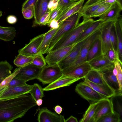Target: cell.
<instances>
[{
	"label": "cell",
	"mask_w": 122,
	"mask_h": 122,
	"mask_svg": "<svg viewBox=\"0 0 122 122\" xmlns=\"http://www.w3.org/2000/svg\"><path fill=\"white\" fill-rule=\"evenodd\" d=\"M28 93L9 98L0 99V122H12L24 116L36 105Z\"/></svg>",
	"instance_id": "cell-1"
},
{
	"label": "cell",
	"mask_w": 122,
	"mask_h": 122,
	"mask_svg": "<svg viewBox=\"0 0 122 122\" xmlns=\"http://www.w3.org/2000/svg\"><path fill=\"white\" fill-rule=\"evenodd\" d=\"M92 18L83 19L81 23L64 34L46 53L71 45L75 42L84 30L94 21Z\"/></svg>",
	"instance_id": "cell-2"
},
{
	"label": "cell",
	"mask_w": 122,
	"mask_h": 122,
	"mask_svg": "<svg viewBox=\"0 0 122 122\" xmlns=\"http://www.w3.org/2000/svg\"><path fill=\"white\" fill-rule=\"evenodd\" d=\"M81 16V14L79 12H77L67 18L59 24V28L51 42L48 50L50 49L64 34L77 25Z\"/></svg>",
	"instance_id": "cell-3"
},
{
	"label": "cell",
	"mask_w": 122,
	"mask_h": 122,
	"mask_svg": "<svg viewBox=\"0 0 122 122\" xmlns=\"http://www.w3.org/2000/svg\"><path fill=\"white\" fill-rule=\"evenodd\" d=\"M100 34L99 28L87 37L82 45L77 58L70 66L62 71L63 74L87 61V54L90 46L95 40L100 36Z\"/></svg>",
	"instance_id": "cell-4"
},
{
	"label": "cell",
	"mask_w": 122,
	"mask_h": 122,
	"mask_svg": "<svg viewBox=\"0 0 122 122\" xmlns=\"http://www.w3.org/2000/svg\"><path fill=\"white\" fill-rule=\"evenodd\" d=\"M63 75L58 64L46 66L42 68L37 79L44 84H50Z\"/></svg>",
	"instance_id": "cell-5"
},
{
	"label": "cell",
	"mask_w": 122,
	"mask_h": 122,
	"mask_svg": "<svg viewBox=\"0 0 122 122\" xmlns=\"http://www.w3.org/2000/svg\"><path fill=\"white\" fill-rule=\"evenodd\" d=\"M75 91L81 97L91 103L107 98L82 82L77 84Z\"/></svg>",
	"instance_id": "cell-6"
},
{
	"label": "cell",
	"mask_w": 122,
	"mask_h": 122,
	"mask_svg": "<svg viewBox=\"0 0 122 122\" xmlns=\"http://www.w3.org/2000/svg\"><path fill=\"white\" fill-rule=\"evenodd\" d=\"M44 35V34H42L31 40L28 44L18 50L19 54L28 56H34L40 54L38 49Z\"/></svg>",
	"instance_id": "cell-7"
},
{
	"label": "cell",
	"mask_w": 122,
	"mask_h": 122,
	"mask_svg": "<svg viewBox=\"0 0 122 122\" xmlns=\"http://www.w3.org/2000/svg\"><path fill=\"white\" fill-rule=\"evenodd\" d=\"M77 43L48 53L45 58L46 63L48 65L58 64L69 53Z\"/></svg>",
	"instance_id": "cell-8"
},
{
	"label": "cell",
	"mask_w": 122,
	"mask_h": 122,
	"mask_svg": "<svg viewBox=\"0 0 122 122\" xmlns=\"http://www.w3.org/2000/svg\"><path fill=\"white\" fill-rule=\"evenodd\" d=\"M88 62L92 69L102 73L112 70L114 67V63L105 54H102Z\"/></svg>",
	"instance_id": "cell-9"
},
{
	"label": "cell",
	"mask_w": 122,
	"mask_h": 122,
	"mask_svg": "<svg viewBox=\"0 0 122 122\" xmlns=\"http://www.w3.org/2000/svg\"><path fill=\"white\" fill-rule=\"evenodd\" d=\"M114 21L105 22L99 28L102 54H105L108 50L113 49L110 40V31L111 25Z\"/></svg>",
	"instance_id": "cell-10"
},
{
	"label": "cell",
	"mask_w": 122,
	"mask_h": 122,
	"mask_svg": "<svg viewBox=\"0 0 122 122\" xmlns=\"http://www.w3.org/2000/svg\"><path fill=\"white\" fill-rule=\"evenodd\" d=\"M88 37L77 43L69 53L58 63L62 71L75 61L79 54L82 45Z\"/></svg>",
	"instance_id": "cell-11"
},
{
	"label": "cell",
	"mask_w": 122,
	"mask_h": 122,
	"mask_svg": "<svg viewBox=\"0 0 122 122\" xmlns=\"http://www.w3.org/2000/svg\"><path fill=\"white\" fill-rule=\"evenodd\" d=\"M19 68V71L15 76L26 82L37 79L42 68L30 64Z\"/></svg>",
	"instance_id": "cell-12"
},
{
	"label": "cell",
	"mask_w": 122,
	"mask_h": 122,
	"mask_svg": "<svg viewBox=\"0 0 122 122\" xmlns=\"http://www.w3.org/2000/svg\"><path fill=\"white\" fill-rule=\"evenodd\" d=\"M114 111L112 100L109 98L102 99L99 101L92 122H97L102 117Z\"/></svg>",
	"instance_id": "cell-13"
},
{
	"label": "cell",
	"mask_w": 122,
	"mask_h": 122,
	"mask_svg": "<svg viewBox=\"0 0 122 122\" xmlns=\"http://www.w3.org/2000/svg\"><path fill=\"white\" fill-rule=\"evenodd\" d=\"M32 85L27 84L23 86L8 87L0 95V99L9 98L29 93Z\"/></svg>",
	"instance_id": "cell-14"
},
{
	"label": "cell",
	"mask_w": 122,
	"mask_h": 122,
	"mask_svg": "<svg viewBox=\"0 0 122 122\" xmlns=\"http://www.w3.org/2000/svg\"><path fill=\"white\" fill-rule=\"evenodd\" d=\"M37 120L39 122H65L66 121L64 116L58 115L46 107L39 110Z\"/></svg>",
	"instance_id": "cell-15"
},
{
	"label": "cell",
	"mask_w": 122,
	"mask_h": 122,
	"mask_svg": "<svg viewBox=\"0 0 122 122\" xmlns=\"http://www.w3.org/2000/svg\"><path fill=\"white\" fill-rule=\"evenodd\" d=\"M121 2L117 1L113 4L110 8L100 16L99 19L104 22L117 20L121 16L120 13L122 10Z\"/></svg>",
	"instance_id": "cell-16"
},
{
	"label": "cell",
	"mask_w": 122,
	"mask_h": 122,
	"mask_svg": "<svg viewBox=\"0 0 122 122\" xmlns=\"http://www.w3.org/2000/svg\"><path fill=\"white\" fill-rule=\"evenodd\" d=\"M113 69L103 73L101 72L102 76L106 83L114 91L115 97L122 96V91L120 90L116 76L113 72Z\"/></svg>",
	"instance_id": "cell-17"
},
{
	"label": "cell",
	"mask_w": 122,
	"mask_h": 122,
	"mask_svg": "<svg viewBox=\"0 0 122 122\" xmlns=\"http://www.w3.org/2000/svg\"><path fill=\"white\" fill-rule=\"evenodd\" d=\"M79 79L73 77L62 76L58 79L43 88V90L44 91H48L69 86Z\"/></svg>",
	"instance_id": "cell-18"
},
{
	"label": "cell",
	"mask_w": 122,
	"mask_h": 122,
	"mask_svg": "<svg viewBox=\"0 0 122 122\" xmlns=\"http://www.w3.org/2000/svg\"><path fill=\"white\" fill-rule=\"evenodd\" d=\"M82 82L83 83L90 86L97 92L107 98L115 97V93L107 84L100 85L96 84L88 81L85 78Z\"/></svg>",
	"instance_id": "cell-19"
},
{
	"label": "cell",
	"mask_w": 122,
	"mask_h": 122,
	"mask_svg": "<svg viewBox=\"0 0 122 122\" xmlns=\"http://www.w3.org/2000/svg\"><path fill=\"white\" fill-rule=\"evenodd\" d=\"M85 0H81L75 2L70 7L59 14L55 19L59 24L67 18L78 12L82 7Z\"/></svg>",
	"instance_id": "cell-20"
},
{
	"label": "cell",
	"mask_w": 122,
	"mask_h": 122,
	"mask_svg": "<svg viewBox=\"0 0 122 122\" xmlns=\"http://www.w3.org/2000/svg\"><path fill=\"white\" fill-rule=\"evenodd\" d=\"M92 69L88 62L86 61L64 74L63 76L73 77L80 79L84 78Z\"/></svg>",
	"instance_id": "cell-21"
},
{
	"label": "cell",
	"mask_w": 122,
	"mask_h": 122,
	"mask_svg": "<svg viewBox=\"0 0 122 122\" xmlns=\"http://www.w3.org/2000/svg\"><path fill=\"white\" fill-rule=\"evenodd\" d=\"M49 0H37L35 6L34 19L32 27L38 25L41 17L48 11V5Z\"/></svg>",
	"instance_id": "cell-22"
},
{
	"label": "cell",
	"mask_w": 122,
	"mask_h": 122,
	"mask_svg": "<svg viewBox=\"0 0 122 122\" xmlns=\"http://www.w3.org/2000/svg\"><path fill=\"white\" fill-rule=\"evenodd\" d=\"M59 28L57 29H51L44 33V37L38 49L40 54H43L46 53L51 42Z\"/></svg>",
	"instance_id": "cell-23"
},
{
	"label": "cell",
	"mask_w": 122,
	"mask_h": 122,
	"mask_svg": "<svg viewBox=\"0 0 122 122\" xmlns=\"http://www.w3.org/2000/svg\"><path fill=\"white\" fill-rule=\"evenodd\" d=\"M102 54V43L100 36L95 40L90 46L88 52L86 61L89 62Z\"/></svg>",
	"instance_id": "cell-24"
},
{
	"label": "cell",
	"mask_w": 122,
	"mask_h": 122,
	"mask_svg": "<svg viewBox=\"0 0 122 122\" xmlns=\"http://www.w3.org/2000/svg\"><path fill=\"white\" fill-rule=\"evenodd\" d=\"M104 22L100 19L94 20L83 32L76 41L75 43H78L89 36L96 30L99 29Z\"/></svg>",
	"instance_id": "cell-25"
},
{
	"label": "cell",
	"mask_w": 122,
	"mask_h": 122,
	"mask_svg": "<svg viewBox=\"0 0 122 122\" xmlns=\"http://www.w3.org/2000/svg\"><path fill=\"white\" fill-rule=\"evenodd\" d=\"M107 4L105 0H99L96 3L88 6H83L79 12L82 15L83 19L89 18L92 14L99 7Z\"/></svg>",
	"instance_id": "cell-26"
},
{
	"label": "cell",
	"mask_w": 122,
	"mask_h": 122,
	"mask_svg": "<svg viewBox=\"0 0 122 122\" xmlns=\"http://www.w3.org/2000/svg\"><path fill=\"white\" fill-rule=\"evenodd\" d=\"M115 25L117 35L118 51L119 60L122 62V19L121 16L115 21Z\"/></svg>",
	"instance_id": "cell-27"
},
{
	"label": "cell",
	"mask_w": 122,
	"mask_h": 122,
	"mask_svg": "<svg viewBox=\"0 0 122 122\" xmlns=\"http://www.w3.org/2000/svg\"><path fill=\"white\" fill-rule=\"evenodd\" d=\"M16 31L13 27L0 26V39L6 41L13 40L15 36Z\"/></svg>",
	"instance_id": "cell-28"
},
{
	"label": "cell",
	"mask_w": 122,
	"mask_h": 122,
	"mask_svg": "<svg viewBox=\"0 0 122 122\" xmlns=\"http://www.w3.org/2000/svg\"><path fill=\"white\" fill-rule=\"evenodd\" d=\"M84 78L96 84L103 85L107 83L103 78L102 73L93 69L88 72Z\"/></svg>",
	"instance_id": "cell-29"
},
{
	"label": "cell",
	"mask_w": 122,
	"mask_h": 122,
	"mask_svg": "<svg viewBox=\"0 0 122 122\" xmlns=\"http://www.w3.org/2000/svg\"><path fill=\"white\" fill-rule=\"evenodd\" d=\"M99 103V102L91 104L79 122H92Z\"/></svg>",
	"instance_id": "cell-30"
},
{
	"label": "cell",
	"mask_w": 122,
	"mask_h": 122,
	"mask_svg": "<svg viewBox=\"0 0 122 122\" xmlns=\"http://www.w3.org/2000/svg\"><path fill=\"white\" fill-rule=\"evenodd\" d=\"M13 67L6 60L0 62V84L6 77L10 75Z\"/></svg>",
	"instance_id": "cell-31"
},
{
	"label": "cell",
	"mask_w": 122,
	"mask_h": 122,
	"mask_svg": "<svg viewBox=\"0 0 122 122\" xmlns=\"http://www.w3.org/2000/svg\"><path fill=\"white\" fill-rule=\"evenodd\" d=\"M34 56H28L19 54L14 61V64L18 67H21L30 64Z\"/></svg>",
	"instance_id": "cell-32"
},
{
	"label": "cell",
	"mask_w": 122,
	"mask_h": 122,
	"mask_svg": "<svg viewBox=\"0 0 122 122\" xmlns=\"http://www.w3.org/2000/svg\"><path fill=\"white\" fill-rule=\"evenodd\" d=\"M44 91L41 86L38 84L35 83L32 85L31 90L29 93L36 102L38 99H42L44 97Z\"/></svg>",
	"instance_id": "cell-33"
},
{
	"label": "cell",
	"mask_w": 122,
	"mask_h": 122,
	"mask_svg": "<svg viewBox=\"0 0 122 122\" xmlns=\"http://www.w3.org/2000/svg\"><path fill=\"white\" fill-rule=\"evenodd\" d=\"M121 121L120 114L114 111L102 117L97 122H120Z\"/></svg>",
	"instance_id": "cell-34"
},
{
	"label": "cell",
	"mask_w": 122,
	"mask_h": 122,
	"mask_svg": "<svg viewBox=\"0 0 122 122\" xmlns=\"http://www.w3.org/2000/svg\"><path fill=\"white\" fill-rule=\"evenodd\" d=\"M115 21L112 24L110 31V40L113 49L118 52V42L115 25Z\"/></svg>",
	"instance_id": "cell-35"
},
{
	"label": "cell",
	"mask_w": 122,
	"mask_h": 122,
	"mask_svg": "<svg viewBox=\"0 0 122 122\" xmlns=\"http://www.w3.org/2000/svg\"><path fill=\"white\" fill-rule=\"evenodd\" d=\"M45 59L42 54H39L34 56L30 64L42 68L46 65Z\"/></svg>",
	"instance_id": "cell-36"
},
{
	"label": "cell",
	"mask_w": 122,
	"mask_h": 122,
	"mask_svg": "<svg viewBox=\"0 0 122 122\" xmlns=\"http://www.w3.org/2000/svg\"><path fill=\"white\" fill-rule=\"evenodd\" d=\"M122 63L118 61L114 63L116 71V76L117 80L120 90L122 91Z\"/></svg>",
	"instance_id": "cell-37"
},
{
	"label": "cell",
	"mask_w": 122,
	"mask_h": 122,
	"mask_svg": "<svg viewBox=\"0 0 122 122\" xmlns=\"http://www.w3.org/2000/svg\"><path fill=\"white\" fill-rule=\"evenodd\" d=\"M112 4H107L101 6L92 14L90 18L100 16L110 8Z\"/></svg>",
	"instance_id": "cell-38"
},
{
	"label": "cell",
	"mask_w": 122,
	"mask_h": 122,
	"mask_svg": "<svg viewBox=\"0 0 122 122\" xmlns=\"http://www.w3.org/2000/svg\"><path fill=\"white\" fill-rule=\"evenodd\" d=\"M75 2L72 0H58L56 8L60 10V13L70 7Z\"/></svg>",
	"instance_id": "cell-39"
},
{
	"label": "cell",
	"mask_w": 122,
	"mask_h": 122,
	"mask_svg": "<svg viewBox=\"0 0 122 122\" xmlns=\"http://www.w3.org/2000/svg\"><path fill=\"white\" fill-rule=\"evenodd\" d=\"M107 58L114 63L118 61H120L118 52L115 51L113 49L108 50L105 54Z\"/></svg>",
	"instance_id": "cell-40"
},
{
	"label": "cell",
	"mask_w": 122,
	"mask_h": 122,
	"mask_svg": "<svg viewBox=\"0 0 122 122\" xmlns=\"http://www.w3.org/2000/svg\"><path fill=\"white\" fill-rule=\"evenodd\" d=\"M19 67L15 69L12 73L5 78L0 84V88L8 86L9 83L19 73Z\"/></svg>",
	"instance_id": "cell-41"
},
{
	"label": "cell",
	"mask_w": 122,
	"mask_h": 122,
	"mask_svg": "<svg viewBox=\"0 0 122 122\" xmlns=\"http://www.w3.org/2000/svg\"><path fill=\"white\" fill-rule=\"evenodd\" d=\"M34 6L32 5L25 9H22V13L25 19H30L33 18L35 15Z\"/></svg>",
	"instance_id": "cell-42"
},
{
	"label": "cell",
	"mask_w": 122,
	"mask_h": 122,
	"mask_svg": "<svg viewBox=\"0 0 122 122\" xmlns=\"http://www.w3.org/2000/svg\"><path fill=\"white\" fill-rule=\"evenodd\" d=\"M26 82L24 80L18 78L14 77L9 83L8 87L22 86L26 84Z\"/></svg>",
	"instance_id": "cell-43"
},
{
	"label": "cell",
	"mask_w": 122,
	"mask_h": 122,
	"mask_svg": "<svg viewBox=\"0 0 122 122\" xmlns=\"http://www.w3.org/2000/svg\"><path fill=\"white\" fill-rule=\"evenodd\" d=\"M51 11H48L43 14L40 18L38 25H46L47 24Z\"/></svg>",
	"instance_id": "cell-44"
},
{
	"label": "cell",
	"mask_w": 122,
	"mask_h": 122,
	"mask_svg": "<svg viewBox=\"0 0 122 122\" xmlns=\"http://www.w3.org/2000/svg\"><path fill=\"white\" fill-rule=\"evenodd\" d=\"M60 10L56 8L51 11L50 17L47 23V25L53 20L55 19L60 12Z\"/></svg>",
	"instance_id": "cell-45"
},
{
	"label": "cell",
	"mask_w": 122,
	"mask_h": 122,
	"mask_svg": "<svg viewBox=\"0 0 122 122\" xmlns=\"http://www.w3.org/2000/svg\"><path fill=\"white\" fill-rule=\"evenodd\" d=\"M37 0H26L23 3L22 9H25L30 6H35Z\"/></svg>",
	"instance_id": "cell-46"
},
{
	"label": "cell",
	"mask_w": 122,
	"mask_h": 122,
	"mask_svg": "<svg viewBox=\"0 0 122 122\" xmlns=\"http://www.w3.org/2000/svg\"><path fill=\"white\" fill-rule=\"evenodd\" d=\"M17 20L16 17L13 15H10L7 18V22L10 24H15L17 22Z\"/></svg>",
	"instance_id": "cell-47"
},
{
	"label": "cell",
	"mask_w": 122,
	"mask_h": 122,
	"mask_svg": "<svg viewBox=\"0 0 122 122\" xmlns=\"http://www.w3.org/2000/svg\"><path fill=\"white\" fill-rule=\"evenodd\" d=\"M48 25L51 28V29H57L59 26V24L57 20L55 19L52 20Z\"/></svg>",
	"instance_id": "cell-48"
},
{
	"label": "cell",
	"mask_w": 122,
	"mask_h": 122,
	"mask_svg": "<svg viewBox=\"0 0 122 122\" xmlns=\"http://www.w3.org/2000/svg\"><path fill=\"white\" fill-rule=\"evenodd\" d=\"M56 1H58L55 0H51L49 1L48 5V11H51V10L52 8L54 2Z\"/></svg>",
	"instance_id": "cell-49"
},
{
	"label": "cell",
	"mask_w": 122,
	"mask_h": 122,
	"mask_svg": "<svg viewBox=\"0 0 122 122\" xmlns=\"http://www.w3.org/2000/svg\"><path fill=\"white\" fill-rule=\"evenodd\" d=\"M78 122L77 119L71 116L69 117L66 120L65 122Z\"/></svg>",
	"instance_id": "cell-50"
},
{
	"label": "cell",
	"mask_w": 122,
	"mask_h": 122,
	"mask_svg": "<svg viewBox=\"0 0 122 122\" xmlns=\"http://www.w3.org/2000/svg\"><path fill=\"white\" fill-rule=\"evenodd\" d=\"M54 110L57 114H60L62 111V108L61 106L57 105L55 107Z\"/></svg>",
	"instance_id": "cell-51"
},
{
	"label": "cell",
	"mask_w": 122,
	"mask_h": 122,
	"mask_svg": "<svg viewBox=\"0 0 122 122\" xmlns=\"http://www.w3.org/2000/svg\"><path fill=\"white\" fill-rule=\"evenodd\" d=\"M99 0H88L84 5L85 6H88L98 1Z\"/></svg>",
	"instance_id": "cell-52"
},
{
	"label": "cell",
	"mask_w": 122,
	"mask_h": 122,
	"mask_svg": "<svg viewBox=\"0 0 122 122\" xmlns=\"http://www.w3.org/2000/svg\"><path fill=\"white\" fill-rule=\"evenodd\" d=\"M36 105L38 106H40L43 103V100L42 99H38L36 102Z\"/></svg>",
	"instance_id": "cell-53"
},
{
	"label": "cell",
	"mask_w": 122,
	"mask_h": 122,
	"mask_svg": "<svg viewBox=\"0 0 122 122\" xmlns=\"http://www.w3.org/2000/svg\"><path fill=\"white\" fill-rule=\"evenodd\" d=\"M8 86L0 88V95L4 92L8 88Z\"/></svg>",
	"instance_id": "cell-54"
},
{
	"label": "cell",
	"mask_w": 122,
	"mask_h": 122,
	"mask_svg": "<svg viewBox=\"0 0 122 122\" xmlns=\"http://www.w3.org/2000/svg\"><path fill=\"white\" fill-rule=\"evenodd\" d=\"M2 11L0 10V17L2 16Z\"/></svg>",
	"instance_id": "cell-55"
},
{
	"label": "cell",
	"mask_w": 122,
	"mask_h": 122,
	"mask_svg": "<svg viewBox=\"0 0 122 122\" xmlns=\"http://www.w3.org/2000/svg\"><path fill=\"white\" fill-rule=\"evenodd\" d=\"M73 0V1L75 2H76V1H78L81 0Z\"/></svg>",
	"instance_id": "cell-56"
},
{
	"label": "cell",
	"mask_w": 122,
	"mask_h": 122,
	"mask_svg": "<svg viewBox=\"0 0 122 122\" xmlns=\"http://www.w3.org/2000/svg\"><path fill=\"white\" fill-rule=\"evenodd\" d=\"M55 0L57 1H58V0Z\"/></svg>",
	"instance_id": "cell-57"
},
{
	"label": "cell",
	"mask_w": 122,
	"mask_h": 122,
	"mask_svg": "<svg viewBox=\"0 0 122 122\" xmlns=\"http://www.w3.org/2000/svg\"></svg>",
	"instance_id": "cell-58"
}]
</instances>
